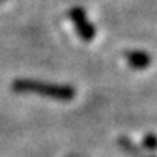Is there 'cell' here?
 I'll use <instances>...</instances> for the list:
<instances>
[{
	"mask_svg": "<svg viewBox=\"0 0 157 157\" xmlns=\"http://www.w3.org/2000/svg\"><path fill=\"white\" fill-rule=\"evenodd\" d=\"M125 61L130 64L133 69H146L151 66L152 58L151 55L146 52H141V50H132V52L125 53Z\"/></svg>",
	"mask_w": 157,
	"mask_h": 157,
	"instance_id": "cell-3",
	"label": "cell"
},
{
	"mask_svg": "<svg viewBox=\"0 0 157 157\" xmlns=\"http://www.w3.org/2000/svg\"><path fill=\"white\" fill-rule=\"evenodd\" d=\"M144 157H155V155H147V154H146V155H144Z\"/></svg>",
	"mask_w": 157,
	"mask_h": 157,
	"instance_id": "cell-6",
	"label": "cell"
},
{
	"mask_svg": "<svg viewBox=\"0 0 157 157\" xmlns=\"http://www.w3.org/2000/svg\"><path fill=\"white\" fill-rule=\"evenodd\" d=\"M117 144L127 155H130V157H144L146 155L141 147H138L130 138H127V136H120L117 140Z\"/></svg>",
	"mask_w": 157,
	"mask_h": 157,
	"instance_id": "cell-4",
	"label": "cell"
},
{
	"mask_svg": "<svg viewBox=\"0 0 157 157\" xmlns=\"http://www.w3.org/2000/svg\"><path fill=\"white\" fill-rule=\"evenodd\" d=\"M141 149L143 151H151V152H154V151H157V136L154 133H147V135H144V138H143V141H141Z\"/></svg>",
	"mask_w": 157,
	"mask_h": 157,
	"instance_id": "cell-5",
	"label": "cell"
},
{
	"mask_svg": "<svg viewBox=\"0 0 157 157\" xmlns=\"http://www.w3.org/2000/svg\"><path fill=\"white\" fill-rule=\"evenodd\" d=\"M69 18H71V21H72L75 31H77L78 35H80L82 40L91 42L96 37V29H95V26L88 21L87 13L83 11V8H80V6H72V8L69 10Z\"/></svg>",
	"mask_w": 157,
	"mask_h": 157,
	"instance_id": "cell-2",
	"label": "cell"
},
{
	"mask_svg": "<svg viewBox=\"0 0 157 157\" xmlns=\"http://www.w3.org/2000/svg\"><path fill=\"white\" fill-rule=\"evenodd\" d=\"M0 2H3V0H0Z\"/></svg>",
	"mask_w": 157,
	"mask_h": 157,
	"instance_id": "cell-7",
	"label": "cell"
},
{
	"mask_svg": "<svg viewBox=\"0 0 157 157\" xmlns=\"http://www.w3.org/2000/svg\"><path fill=\"white\" fill-rule=\"evenodd\" d=\"M11 88L18 93H37L56 101H72L75 98V88L71 85L50 83L34 78H18L11 83Z\"/></svg>",
	"mask_w": 157,
	"mask_h": 157,
	"instance_id": "cell-1",
	"label": "cell"
}]
</instances>
